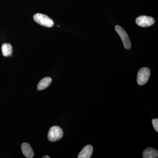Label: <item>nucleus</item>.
<instances>
[{
	"label": "nucleus",
	"mask_w": 158,
	"mask_h": 158,
	"mask_svg": "<svg viewBox=\"0 0 158 158\" xmlns=\"http://www.w3.org/2000/svg\"><path fill=\"white\" fill-rule=\"evenodd\" d=\"M34 19L37 23L47 27H52L54 26L53 21L45 15L37 13L34 15Z\"/></svg>",
	"instance_id": "obj_1"
},
{
	"label": "nucleus",
	"mask_w": 158,
	"mask_h": 158,
	"mask_svg": "<svg viewBox=\"0 0 158 158\" xmlns=\"http://www.w3.org/2000/svg\"><path fill=\"white\" fill-rule=\"evenodd\" d=\"M63 131L62 128L59 126H55L50 128L48 138L50 141L54 142L61 139L63 137Z\"/></svg>",
	"instance_id": "obj_2"
},
{
	"label": "nucleus",
	"mask_w": 158,
	"mask_h": 158,
	"mask_svg": "<svg viewBox=\"0 0 158 158\" xmlns=\"http://www.w3.org/2000/svg\"><path fill=\"white\" fill-rule=\"evenodd\" d=\"M150 76V71L147 67H143L138 71L137 82L140 85H144L148 81Z\"/></svg>",
	"instance_id": "obj_3"
},
{
	"label": "nucleus",
	"mask_w": 158,
	"mask_h": 158,
	"mask_svg": "<svg viewBox=\"0 0 158 158\" xmlns=\"http://www.w3.org/2000/svg\"><path fill=\"white\" fill-rule=\"evenodd\" d=\"M115 30L121 38L125 48L127 49H130L131 48V42L127 33L124 29L119 26H116Z\"/></svg>",
	"instance_id": "obj_4"
},
{
	"label": "nucleus",
	"mask_w": 158,
	"mask_h": 158,
	"mask_svg": "<svg viewBox=\"0 0 158 158\" xmlns=\"http://www.w3.org/2000/svg\"><path fill=\"white\" fill-rule=\"evenodd\" d=\"M136 23L138 25L144 27L152 25L155 23V20L150 16L141 15L136 19Z\"/></svg>",
	"instance_id": "obj_5"
},
{
	"label": "nucleus",
	"mask_w": 158,
	"mask_h": 158,
	"mask_svg": "<svg viewBox=\"0 0 158 158\" xmlns=\"http://www.w3.org/2000/svg\"><path fill=\"white\" fill-rule=\"evenodd\" d=\"M93 151V147L91 145H86L79 153L78 158H90L92 156Z\"/></svg>",
	"instance_id": "obj_6"
},
{
	"label": "nucleus",
	"mask_w": 158,
	"mask_h": 158,
	"mask_svg": "<svg viewBox=\"0 0 158 158\" xmlns=\"http://www.w3.org/2000/svg\"><path fill=\"white\" fill-rule=\"evenodd\" d=\"M22 151L25 156L28 158H33L34 156V152L31 145L28 143H23L21 145Z\"/></svg>",
	"instance_id": "obj_7"
},
{
	"label": "nucleus",
	"mask_w": 158,
	"mask_h": 158,
	"mask_svg": "<svg viewBox=\"0 0 158 158\" xmlns=\"http://www.w3.org/2000/svg\"><path fill=\"white\" fill-rule=\"evenodd\" d=\"M158 151L152 148H148L143 152L144 158H158Z\"/></svg>",
	"instance_id": "obj_8"
},
{
	"label": "nucleus",
	"mask_w": 158,
	"mask_h": 158,
	"mask_svg": "<svg viewBox=\"0 0 158 158\" xmlns=\"http://www.w3.org/2000/svg\"><path fill=\"white\" fill-rule=\"evenodd\" d=\"M52 79L50 77H46L43 78L38 83L37 88L38 90H41L45 89L51 85Z\"/></svg>",
	"instance_id": "obj_9"
},
{
	"label": "nucleus",
	"mask_w": 158,
	"mask_h": 158,
	"mask_svg": "<svg viewBox=\"0 0 158 158\" xmlns=\"http://www.w3.org/2000/svg\"><path fill=\"white\" fill-rule=\"evenodd\" d=\"M2 54L4 56L8 57L12 53V47L9 43H4L2 47Z\"/></svg>",
	"instance_id": "obj_10"
},
{
	"label": "nucleus",
	"mask_w": 158,
	"mask_h": 158,
	"mask_svg": "<svg viewBox=\"0 0 158 158\" xmlns=\"http://www.w3.org/2000/svg\"><path fill=\"white\" fill-rule=\"evenodd\" d=\"M153 126L157 132H158V118H153L152 120Z\"/></svg>",
	"instance_id": "obj_11"
},
{
	"label": "nucleus",
	"mask_w": 158,
	"mask_h": 158,
	"mask_svg": "<svg viewBox=\"0 0 158 158\" xmlns=\"http://www.w3.org/2000/svg\"><path fill=\"white\" fill-rule=\"evenodd\" d=\"M43 158H50V157L48 156H45L43 157Z\"/></svg>",
	"instance_id": "obj_12"
}]
</instances>
